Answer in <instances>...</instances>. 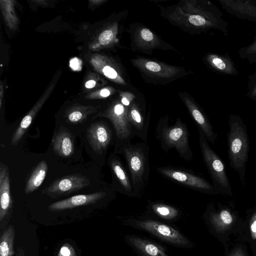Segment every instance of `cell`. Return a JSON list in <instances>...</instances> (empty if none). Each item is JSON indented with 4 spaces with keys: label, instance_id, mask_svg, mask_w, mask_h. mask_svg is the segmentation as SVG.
Wrapping results in <instances>:
<instances>
[{
    "label": "cell",
    "instance_id": "cell-1",
    "mask_svg": "<svg viewBox=\"0 0 256 256\" xmlns=\"http://www.w3.org/2000/svg\"><path fill=\"white\" fill-rule=\"evenodd\" d=\"M162 16L171 23L190 32L200 34L210 29L228 36V24L213 4L206 0L182 1L162 10Z\"/></svg>",
    "mask_w": 256,
    "mask_h": 256
},
{
    "label": "cell",
    "instance_id": "cell-2",
    "mask_svg": "<svg viewBox=\"0 0 256 256\" xmlns=\"http://www.w3.org/2000/svg\"><path fill=\"white\" fill-rule=\"evenodd\" d=\"M124 154L130 174L134 197L141 196L150 175L149 148L146 142L124 145L120 152Z\"/></svg>",
    "mask_w": 256,
    "mask_h": 256
},
{
    "label": "cell",
    "instance_id": "cell-3",
    "mask_svg": "<svg viewBox=\"0 0 256 256\" xmlns=\"http://www.w3.org/2000/svg\"><path fill=\"white\" fill-rule=\"evenodd\" d=\"M156 133L164 150L174 148L182 158L188 161L192 160V152L189 144L187 126L180 118L174 124H168L167 117L161 118L156 125Z\"/></svg>",
    "mask_w": 256,
    "mask_h": 256
},
{
    "label": "cell",
    "instance_id": "cell-4",
    "mask_svg": "<svg viewBox=\"0 0 256 256\" xmlns=\"http://www.w3.org/2000/svg\"><path fill=\"white\" fill-rule=\"evenodd\" d=\"M228 132V157L231 166L242 174L248 160V140L246 128L240 118L230 116Z\"/></svg>",
    "mask_w": 256,
    "mask_h": 256
},
{
    "label": "cell",
    "instance_id": "cell-5",
    "mask_svg": "<svg viewBox=\"0 0 256 256\" xmlns=\"http://www.w3.org/2000/svg\"><path fill=\"white\" fill-rule=\"evenodd\" d=\"M124 225L147 232L177 247L190 248L193 246L192 242L181 232L159 221L130 218L124 220Z\"/></svg>",
    "mask_w": 256,
    "mask_h": 256
},
{
    "label": "cell",
    "instance_id": "cell-6",
    "mask_svg": "<svg viewBox=\"0 0 256 256\" xmlns=\"http://www.w3.org/2000/svg\"><path fill=\"white\" fill-rule=\"evenodd\" d=\"M132 64L136 68L146 80L160 83H168L186 74L182 68L172 66L156 60L144 58L132 60Z\"/></svg>",
    "mask_w": 256,
    "mask_h": 256
},
{
    "label": "cell",
    "instance_id": "cell-7",
    "mask_svg": "<svg viewBox=\"0 0 256 256\" xmlns=\"http://www.w3.org/2000/svg\"><path fill=\"white\" fill-rule=\"evenodd\" d=\"M199 142L204 160L214 182L222 192L231 194L232 190L224 166L219 156L210 146L206 138L200 130Z\"/></svg>",
    "mask_w": 256,
    "mask_h": 256
},
{
    "label": "cell",
    "instance_id": "cell-8",
    "mask_svg": "<svg viewBox=\"0 0 256 256\" xmlns=\"http://www.w3.org/2000/svg\"><path fill=\"white\" fill-rule=\"evenodd\" d=\"M129 107L123 105L121 102H117L102 115L109 119L112 125L118 152L124 145L130 142L134 136L128 118Z\"/></svg>",
    "mask_w": 256,
    "mask_h": 256
},
{
    "label": "cell",
    "instance_id": "cell-9",
    "mask_svg": "<svg viewBox=\"0 0 256 256\" xmlns=\"http://www.w3.org/2000/svg\"><path fill=\"white\" fill-rule=\"evenodd\" d=\"M157 171L161 174L187 187L202 192L212 193V186L206 180L188 172L170 166H160Z\"/></svg>",
    "mask_w": 256,
    "mask_h": 256
},
{
    "label": "cell",
    "instance_id": "cell-10",
    "mask_svg": "<svg viewBox=\"0 0 256 256\" xmlns=\"http://www.w3.org/2000/svg\"><path fill=\"white\" fill-rule=\"evenodd\" d=\"M90 184L89 178L82 174H75L56 180L42 190V193L55 198L78 191Z\"/></svg>",
    "mask_w": 256,
    "mask_h": 256
},
{
    "label": "cell",
    "instance_id": "cell-11",
    "mask_svg": "<svg viewBox=\"0 0 256 256\" xmlns=\"http://www.w3.org/2000/svg\"><path fill=\"white\" fill-rule=\"evenodd\" d=\"M12 210L8 166L0 164V228L2 232L8 226Z\"/></svg>",
    "mask_w": 256,
    "mask_h": 256
},
{
    "label": "cell",
    "instance_id": "cell-12",
    "mask_svg": "<svg viewBox=\"0 0 256 256\" xmlns=\"http://www.w3.org/2000/svg\"><path fill=\"white\" fill-rule=\"evenodd\" d=\"M86 138L94 151L101 154L106 150L111 142L112 132L106 124L96 122L88 128Z\"/></svg>",
    "mask_w": 256,
    "mask_h": 256
},
{
    "label": "cell",
    "instance_id": "cell-13",
    "mask_svg": "<svg viewBox=\"0 0 256 256\" xmlns=\"http://www.w3.org/2000/svg\"><path fill=\"white\" fill-rule=\"evenodd\" d=\"M222 8L242 20L256 22V0H218Z\"/></svg>",
    "mask_w": 256,
    "mask_h": 256
},
{
    "label": "cell",
    "instance_id": "cell-14",
    "mask_svg": "<svg viewBox=\"0 0 256 256\" xmlns=\"http://www.w3.org/2000/svg\"><path fill=\"white\" fill-rule=\"evenodd\" d=\"M179 95L200 130L207 140L214 144L216 138V134L204 113L190 96L183 93H180Z\"/></svg>",
    "mask_w": 256,
    "mask_h": 256
},
{
    "label": "cell",
    "instance_id": "cell-15",
    "mask_svg": "<svg viewBox=\"0 0 256 256\" xmlns=\"http://www.w3.org/2000/svg\"><path fill=\"white\" fill-rule=\"evenodd\" d=\"M106 193L99 192L90 194H78L51 204L48 206L50 211H62L74 208L94 204L105 198Z\"/></svg>",
    "mask_w": 256,
    "mask_h": 256
},
{
    "label": "cell",
    "instance_id": "cell-16",
    "mask_svg": "<svg viewBox=\"0 0 256 256\" xmlns=\"http://www.w3.org/2000/svg\"><path fill=\"white\" fill-rule=\"evenodd\" d=\"M132 44L140 50H149L154 48H170L148 28L139 26L131 32Z\"/></svg>",
    "mask_w": 256,
    "mask_h": 256
},
{
    "label": "cell",
    "instance_id": "cell-17",
    "mask_svg": "<svg viewBox=\"0 0 256 256\" xmlns=\"http://www.w3.org/2000/svg\"><path fill=\"white\" fill-rule=\"evenodd\" d=\"M128 244L140 256H170L161 246L135 235L125 236Z\"/></svg>",
    "mask_w": 256,
    "mask_h": 256
},
{
    "label": "cell",
    "instance_id": "cell-18",
    "mask_svg": "<svg viewBox=\"0 0 256 256\" xmlns=\"http://www.w3.org/2000/svg\"><path fill=\"white\" fill-rule=\"evenodd\" d=\"M204 60L206 65L216 72L224 76H238L239 72L228 53L220 54L208 53L205 55Z\"/></svg>",
    "mask_w": 256,
    "mask_h": 256
},
{
    "label": "cell",
    "instance_id": "cell-19",
    "mask_svg": "<svg viewBox=\"0 0 256 256\" xmlns=\"http://www.w3.org/2000/svg\"><path fill=\"white\" fill-rule=\"evenodd\" d=\"M109 163L120 192L128 196L134 198L131 180L119 158L115 155L112 156Z\"/></svg>",
    "mask_w": 256,
    "mask_h": 256
},
{
    "label": "cell",
    "instance_id": "cell-20",
    "mask_svg": "<svg viewBox=\"0 0 256 256\" xmlns=\"http://www.w3.org/2000/svg\"><path fill=\"white\" fill-rule=\"evenodd\" d=\"M128 118L134 136H136L142 140H146L150 124L149 116H145L138 104L132 102L128 108Z\"/></svg>",
    "mask_w": 256,
    "mask_h": 256
},
{
    "label": "cell",
    "instance_id": "cell-21",
    "mask_svg": "<svg viewBox=\"0 0 256 256\" xmlns=\"http://www.w3.org/2000/svg\"><path fill=\"white\" fill-rule=\"evenodd\" d=\"M54 152L62 157H68L74 152V142L70 134L64 128L60 130L52 139Z\"/></svg>",
    "mask_w": 256,
    "mask_h": 256
},
{
    "label": "cell",
    "instance_id": "cell-22",
    "mask_svg": "<svg viewBox=\"0 0 256 256\" xmlns=\"http://www.w3.org/2000/svg\"><path fill=\"white\" fill-rule=\"evenodd\" d=\"M48 170L47 163L41 161L35 168L29 177L24 188L26 194H30L40 186L44 182Z\"/></svg>",
    "mask_w": 256,
    "mask_h": 256
},
{
    "label": "cell",
    "instance_id": "cell-23",
    "mask_svg": "<svg viewBox=\"0 0 256 256\" xmlns=\"http://www.w3.org/2000/svg\"><path fill=\"white\" fill-rule=\"evenodd\" d=\"M0 256H14L15 230L12 224H9L0 232Z\"/></svg>",
    "mask_w": 256,
    "mask_h": 256
},
{
    "label": "cell",
    "instance_id": "cell-24",
    "mask_svg": "<svg viewBox=\"0 0 256 256\" xmlns=\"http://www.w3.org/2000/svg\"><path fill=\"white\" fill-rule=\"evenodd\" d=\"M210 221L216 230L223 231L232 224L233 218L229 211L224 210L218 213L211 214Z\"/></svg>",
    "mask_w": 256,
    "mask_h": 256
},
{
    "label": "cell",
    "instance_id": "cell-25",
    "mask_svg": "<svg viewBox=\"0 0 256 256\" xmlns=\"http://www.w3.org/2000/svg\"><path fill=\"white\" fill-rule=\"evenodd\" d=\"M150 208L156 216L166 220H174L180 216L178 209L167 204L154 203L150 205Z\"/></svg>",
    "mask_w": 256,
    "mask_h": 256
},
{
    "label": "cell",
    "instance_id": "cell-26",
    "mask_svg": "<svg viewBox=\"0 0 256 256\" xmlns=\"http://www.w3.org/2000/svg\"><path fill=\"white\" fill-rule=\"evenodd\" d=\"M238 55L240 58L246 60L256 56V36L250 44L240 48Z\"/></svg>",
    "mask_w": 256,
    "mask_h": 256
},
{
    "label": "cell",
    "instance_id": "cell-27",
    "mask_svg": "<svg viewBox=\"0 0 256 256\" xmlns=\"http://www.w3.org/2000/svg\"><path fill=\"white\" fill-rule=\"evenodd\" d=\"M246 96L256 101V71L248 76Z\"/></svg>",
    "mask_w": 256,
    "mask_h": 256
},
{
    "label": "cell",
    "instance_id": "cell-28",
    "mask_svg": "<svg viewBox=\"0 0 256 256\" xmlns=\"http://www.w3.org/2000/svg\"><path fill=\"white\" fill-rule=\"evenodd\" d=\"M69 122L72 124H78L84 122L86 118V115L80 110H76L72 111L67 115Z\"/></svg>",
    "mask_w": 256,
    "mask_h": 256
},
{
    "label": "cell",
    "instance_id": "cell-29",
    "mask_svg": "<svg viewBox=\"0 0 256 256\" xmlns=\"http://www.w3.org/2000/svg\"><path fill=\"white\" fill-rule=\"evenodd\" d=\"M57 256H76L74 248L68 243H64L60 249Z\"/></svg>",
    "mask_w": 256,
    "mask_h": 256
},
{
    "label": "cell",
    "instance_id": "cell-30",
    "mask_svg": "<svg viewBox=\"0 0 256 256\" xmlns=\"http://www.w3.org/2000/svg\"><path fill=\"white\" fill-rule=\"evenodd\" d=\"M114 36V32L110 30L104 31L99 36V42L103 46L107 45L112 40Z\"/></svg>",
    "mask_w": 256,
    "mask_h": 256
},
{
    "label": "cell",
    "instance_id": "cell-31",
    "mask_svg": "<svg viewBox=\"0 0 256 256\" xmlns=\"http://www.w3.org/2000/svg\"><path fill=\"white\" fill-rule=\"evenodd\" d=\"M250 232L252 238L256 239V212L252 217L250 224Z\"/></svg>",
    "mask_w": 256,
    "mask_h": 256
},
{
    "label": "cell",
    "instance_id": "cell-32",
    "mask_svg": "<svg viewBox=\"0 0 256 256\" xmlns=\"http://www.w3.org/2000/svg\"><path fill=\"white\" fill-rule=\"evenodd\" d=\"M80 62L77 58H74L70 61V66L74 70H78L80 68Z\"/></svg>",
    "mask_w": 256,
    "mask_h": 256
},
{
    "label": "cell",
    "instance_id": "cell-33",
    "mask_svg": "<svg viewBox=\"0 0 256 256\" xmlns=\"http://www.w3.org/2000/svg\"><path fill=\"white\" fill-rule=\"evenodd\" d=\"M229 256H246V255L241 248H237L234 249Z\"/></svg>",
    "mask_w": 256,
    "mask_h": 256
},
{
    "label": "cell",
    "instance_id": "cell-34",
    "mask_svg": "<svg viewBox=\"0 0 256 256\" xmlns=\"http://www.w3.org/2000/svg\"><path fill=\"white\" fill-rule=\"evenodd\" d=\"M15 256H25V252L22 247H18Z\"/></svg>",
    "mask_w": 256,
    "mask_h": 256
},
{
    "label": "cell",
    "instance_id": "cell-35",
    "mask_svg": "<svg viewBox=\"0 0 256 256\" xmlns=\"http://www.w3.org/2000/svg\"><path fill=\"white\" fill-rule=\"evenodd\" d=\"M96 85V82L94 80H90L86 83V87L88 88H90L94 87Z\"/></svg>",
    "mask_w": 256,
    "mask_h": 256
},
{
    "label": "cell",
    "instance_id": "cell-36",
    "mask_svg": "<svg viewBox=\"0 0 256 256\" xmlns=\"http://www.w3.org/2000/svg\"><path fill=\"white\" fill-rule=\"evenodd\" d=\"M110 94V92L108 90L104 88L100 91V96L102 97H107Z\"/></svg>",
    "mask_w": 256,
    "mask_h": 256
},
{
    "label": "cell",
    "instance_id": "cell-37",
    "mask_svg": "<svg viewBox=\"0 0 256 256\" xmlns=\"http://www.w3.org/2000/svg\"><path fill=\"white\" fill-rule=\"evenodd\" d=\"M247 60L249 62L250 64L256 62V56L248 59Z\"/></svg>",
    "mask_w": 256,
    "mask_h": 256
}]
</instances>
